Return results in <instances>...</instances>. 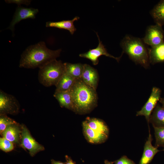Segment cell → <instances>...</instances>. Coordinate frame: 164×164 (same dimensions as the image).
<instances>
[{"instance_id": "20", "label": "cell", "mask_w": 164, "mask_h": 164, "mask_svg": "<svg viewBox=\"0 0 164 164\" xmlns=\"http://www.w3.org/2000/svg\"><path fill=\"white\" fill-rule=\"evenodd\" d=\"M76 79L65 73L56 85L55 93L63 92L70 90Z\"/></svg>"}, {"instance_id": "22", "label": "cell", "mask_w": 164, "mask_h": 164, "mask_svg": "<svg viewBox=\"0 0 164 164\" xmlns=\"http://www.w3.org/2000/svg\"><path fill=\"white\" fill-rule=\"evenodd\" d=\"M65 72L73 78L80 79L84 69V64L65 63Z\"/></svg>"}, {"instance_id": "23", "label": "cell", "mask_w": 164, "mask_h": 164, "mask_svg": "<svg viewBox=\"0 0 164 164\" xmlns=\"http://www.w3.org/2000/svg\"><path fill=\"white\" fill-rule=\"evenodd\" d=\"M155 139V146L164 147V127H153Z\"/></svg>"}, {"instance_id": "26", "label": "cell", "mask_w": 164, "mask_h": 164, "mask_svg": "<svg viewBox=\"0 0 164 164\" xmlns=\"http://www.w3.org/2000/svg\"><path fill=\"white\" fill-rule=\"evenodd\" d=\"M114 164H135V162L126 155H123L119 159L114 162Z\"/></svg>"}, {"instance_id": "4", "label": "cell", "mask_w": 164, "mask_h": 164, "mask_svg": "<svg viewBox=\"0 0 164 164\" xmlns=\"http://www.w3.org/2000/svg\"><path fill=\"white\" fill-rule=\"evenodd\" d=\"M65 72L64 63L56 59L46 63L39 68V82L46 87L57 84Z\"/></svg>"}, {"instance_id": "24", "label": "cell", "mask_w": 164, "mask_h": 164, "mask_svg": "<svg viewBox=\"0 0 164 164\" xmlns=\"http://www.w3.org/2000/svg\"><path fill=\"white\" fill-rule=\"evenodd\" d=\"M17 123L13 119L9 118L5 114H0V132L1 134L4 131L7 127Z\"/></svg>"}, {"instance_id": "18", "label": "cell", "mask_w": 164, "mask_h": 164, "mask_svg": "<svg viewBox=\"0 0 164 164\" xmlns=\"http://www.w3.org/2000/svg\"><path fill=\"white\" fill-rule=\"evenodd\" d=\"M153 127H164V109L157 103L150 117Z\"/></svg>"}, {"instance_id": "10", "label": "cell", "mask_w": 164, "mask_h": 164, "mask_svg": "<svg viewBox=\"0 0 164 164\" xmlns=\"http://www.w3.org/2000/svg\"><path fill=\"white\" fill-rule=\"evenodd\" d=\"M38 12V9L25 8L19 5L16 8L12 20L7 29H10L14 33L15 26L16 24L22 20L28 19H35Z\"/></svg>"}, {"instance_id": "30", "label": "cell", "mask_w": 164, "mask_h": 164, "mask_svg": "<svg viewBox=\"0 0 164 164\" xmlns=\"http://www.w3.org/2000/svg\"><path fill=\"white\" fill-rule=\"evenodd\" d=\"M104 164H113L114 162H110L107 160H105L104 161Z\"/></svg>"}, {"instance_id": "2", "label": "cell", "mask_w": 164, "mask_h": 164, "mask_svg": "<svg viewBox=\"0 0 164 164\" xmlns=\"http://www.w3.org/2000/svg\"><path fill=\"white\" fill-rule=\"evenodd\" d=\"M70 91L74 111L82 114L87 113L97 106L98 96L96 90L81 79H76Z\"/></svg>"}, {"instance_id": "11", "label": "cell", "mask_w": 164, "mask_h": 164, "mask_svg": "<svg viewBox=\"0 0 164 164\" xmlns=\"http://www.w3.org/2000/svg\"><path fill=\"white\" fill-rule=\"evenodd\" d=\"M80 79L96 90L99 80V76L96 69L88 64H84V71Z\"/></svg>"}, {"instance_id": "3", "label": "cell", "mask_w": 164, "mask_h": 164, "mask_svg": "<svg viewBox=\"0 0 164 164\" xmlns=\"http://www.w3.org/2000/svg\"><path fill=\"white\" fill-rule=\"evenodd\" d=\"M142 40L127 35L120 43L123 50L129 58L136 64L141 65L145 69L150 64L148 49Z\"/></svg>"}, {"instance_id": "19", "label": "cell", "mask_w": 164, "mask_h": 164, "mask_svg": "<svg viewBox=\"0 0 164 164\" xmlns=\"http://www.w3.org/2000/svg\"><path fill=\"white\" fill-rule=\"evenodd\" d=\"M150 63L164 62V43L155 47L148 49Z\"/></svg>"}, {"instance_id": "7", "label": "cell", "mask_w": 164, "mask_h": 164, "mask_svg": "<svg viewBox=\"0 0 164 164\" xmlns=\"http://www.w3.org/2000/svg\"><path fill=\"white\" fill-rule=\"evenodd\" d=\"M161 91L160 89L153 87L148 100L141 109L137 112L136 116H144L149 124L150 116L158 101L161 98Z\"/></svg>"}, {"instance_id": "9", "label": "cell", "mask_w": 164, "mask_h": 164, "mask_svg": "<svg viewBox=\"0 0 164 164\" xmlns=\"http://www.w3.org/2000/svg\"><path fill=\"white\" fill-rule=\"evenodd\" d=\"M96 33L99 41L97 47L94 49H90L86 53L80 54L79 56L89 60L94 65H97L98 64V58L102 55L114 59L118 62L121 56L119 57H115L108 53L102 42L101 41L97 33L96 32Z\"/></svg>"}, {"instance_id": "17", "label": "cell", "mask_w": 164, "mask_h": 164, "mask_svg": "<svg viewBox=\"0 0 164 164\" xmlns=\"http://www.w3.org/2000/svg\"><path fill=\"white\" fill-rule=\"evenodd\" d=\"M54 97L62 107H64L74 111L73 98L70 90L63 92L54 93Z\"/></svg>"}, {"instance_id": "15", "label": "cell", "mask_w": 164, "mask_h": 164, "mask_svg": "<svg viewBox=\"0 0 164 164\" xmlns=\"http://www.w3.org/2000/svg\"><path fill=\"white\" fill-rule=\"evenodd\" d=\"M84 121L90 128L95 131L109 135V128L106 123L102 120L88 117Z\"/></svg>"}, {"instance_id": "12", "label": "cell", "mask_w": 164, "mask_h": 164, "mask_svg": "<svg viewBox=\"0 0 164 164\" xmlns=\"http://www.w3.org/2000/svg\"><path fill=\"white\" fill-rule=\"evenodd\" d=\"M149 128V136L145 143L143 154L139 164H149L154 156L159 151L157 148L152 145L153 139Z\"/></svg>"}, {"instance_id": "25", "label": "cell", "mask_w": 164, "mask_h": 164, "mask_svg": "<svg viewBox=\"0 0 164 164\" xmlns=\"http://www.w3.org/2000/svg\"><path fill=\"white\" fill-rule=\"evenodd\" d=\"M0 148L2 150L8 152L12 151L14 147L12 142L3 137L0 138Z\"/></svg>"}, {"instance_id": "16", "label": "cell", "mask_w": 164, "mask_h": 164, "mask_svg": "<svg viewBox=\"0 0 164 164\" xmlns=\"http://www.w3.org/2000/svg\"><path fill=\"white\" fill-rule=\"evenodd\" d=\"M79 19V17L76 16L71 20H62L59 22H48L46 23V26L66 29L71 35H73L76 30L73 24L74 22L78 20Z\"/></svg>"}, {"instance_id": "31", "label": "cell", "mask_w": 164, "mask_h": 164, "mask_svg": "<svg viewBox=\"0 0 164 164\" xmlns=\"http://www.w3.org/2000/svg\"><path fill=\"white\" fill-rule=\"evenodd\" d=\"M163 148H163V149L162 150L164 151V147H163Z\"/></svg>"}, {"instance_id": "28", "label": "cell", "mask_w": 164, "mask_h": 164, "mask_svg": "<svg viewBox=\"0 0 164 164\" xmlns=\"http://www.w3.org/2000/svg\"><path fill=\"white\" fill-rule=\"evenodd\" d=\"M52 164H65V163L63 162L59 161H56L53 159L51 160Z\"/></svg>"}, {"instance_id": "13", "label": "cell", "mask_w": 164, "mask_h": 164, "mask_svg": "<svg viewBox=\"0 0 164 164\" xmlns=\"http://www.w3.org/2000/svg\"><path fill=\"white\" fill-rule=\"evenodd\" d=\"M83 131L85 138L89 142L101 143L106 141L108 135L95 131L90 128L84 121L82 123Z\"/></svg>"}, {"instance_id": "5", "label": "cell", "mask_w": 164, "mask_h": 164, "mask_svg": "<svg viewBox=\"0 0 164 164\" xmlns=\"http://www.w3.org/2000/svg\"><path fill=\"white\" fill-rule=\"evenodd\" d=\"M164 31L162 26L156 24L147 27L142 40L145 44L153 47L164 43Z\"/></svg>"}, {"instance_id": "14", "label": "cell", "mask_w": 164, "mask_h": 164, "mask_svg": "<svg viewBox=\"0 0 164 164\" xmlns=\"http://www.w3.org/2000/svg\"><path fill=\"white\" fill-rule=\"evenodd\" d=\"M18 125L17 123L8 126L1 134L13 143H18L21 139L22 130Z\"/></svg>"}, {"instance_id": "27", "label": "cell", "mask_w": 164, "mask_h": 164, "mask_svg": "<svg viewBox=\"0 0 164 164\" xmlns=\"http://www.w3.org/2000/svg\"><path fill=\"white\" fill-rule=\"evenodd\" d=\"M66 162H65V164H76L75 162H74L71 158L66 155L65 156Z\"/></svg>"}, {"instance_id": "21", "label": "cell", "mask_w": 164, "mask_h": 164, "mask_svg": "<svg viewBox=\"0 0 164 164\" xmlns=\"http://www.w3.org/2000/svg\"><path fill=\"white\" fill-rule=\"evenodd\" d=\"M150 14L156 24L164 25V0L160 1L151 11Z\"/></svg>"}, {"instance_id": "29", "label": "cell", "mask_w": 164, "mask_h": 164, "mask_svg": "<svg viewBox=\"0 0 164 164\" xmlns=\"http://www.w3.org/2000/svg\"><path fill=\"white\" fill-rule=\"evenodd\" d=\"M159 101L162 104L161 106L164 109V98H161Z\"/></svg>"}, {"instance_id": "6", "label": "cell", "mask_w": 164, "mask_h": 164, "mask_svg": "<svg viewBox=\"0 0 164 164\" xmlns=\"http://www.w3.org/2000/svg\"><path fill=\"white\" fill-rule=\"evenodd\" d=\"M19 104L13 95L0 90V114H16L18 112Z\"/></svg>"}, {"instance_id": "1", "label": "cell", "mask_w": 164, "mask_h": 164, "mask_svg": "<svg viewBox=\"0 0 164 164\" xmlns=\"http://www.w3.org/2000/svg\"><path fill=\"white\" fill-rule=\"evenodd\" d=\"M62 50L48 49L46 43L40 41L28 46L21 56L19 66L27 69L39 68L59 57Z\"/></svg>"}, {"instance_id": "8", "label": "cell", "mask_w": 164, "mask_h": 164, "mask_svg": "<svg viewBox=\"0 0 164 164\" xmlns=\"http://www.w3.org/2000/svg\"><path fill=\"white\" fill-rule=\"evenodd\" d=\"M21 128V145L28 150L31 156H33L37 153L44 149V147L33 138L26 126L22 125Z\"/></svg>"}]
</instances>
